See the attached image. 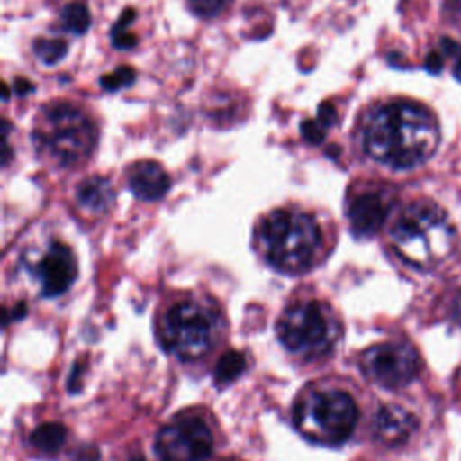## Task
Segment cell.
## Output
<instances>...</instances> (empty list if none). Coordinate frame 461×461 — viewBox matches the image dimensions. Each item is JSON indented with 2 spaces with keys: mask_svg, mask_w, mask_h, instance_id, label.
Here are the masks:
<instances>
[{
  "mask_svg": "<svg viewBox=\"0 0 461 461\" xmlns=\"http://www.w3.org/2000/svg\"><path fill=\"white\" fill-rule=\"evenodd\" d=\"M364 151L391 169H411L429 160L439 144V126L425 106L391 101L371 110L362 121Z\"/></svg>",
  "mask_w": 461,
  "mask_h": 461,
  "instance_id": "obj_1",
  "label": "cell"
},
{
  "mask_svg": "<svg viewBox=\"0 0 461 461\" xmlns=\"http://www.w3.org/2000/svg\"><path fill=\"white\" fill-rule=\"evenodd\" d=\"M398 256L416 268H434L454 250L456 230L441 207L429 200L407 205L391 227Z\"/></svg>",
  "mask_w": 461,
  "mask_h": 461,
  "instance_id": "obj_2",
  "label": "cell"
},
{
  "mask_svg": "<svg viewBox=\"0 0 461 461\" xmlns=\"http://www.w3.org/2000/svg\"><path fill=\"white\" fill-rule=\"evenodd\" d=\"M258 245L276 270L297 274L313 265L321 247V230L310 214L277 209L259 223Z\"/></svg>",
  "mask_w": 461,
  "mask_h": 461,
  "instance_id": "obj_3",
  "label": "cell"
},
{
  "mask_svg": "<svg viewBox=\"0 0 461 461\" xmlns=\"http://www.w3.org/2000/svg\"><path fill=\"white\" fill-rule=\"evenodd\" d=\"M32 140L41 155L58 166L68 167L90 157L97 140V130L79 108L68 103H56L40 113Z\"/></svg>",
  "mask_w": 461,
  "mask_h": 461,
  "instance_id": "obj_4",
  "label": "cell"
},
{
  "mask_svg": "<svg viewBox=\"0 0 461 461\" xmlns=\"http://www.w3.org/2000/svg\"><path fill=\"white\" fill-rule=\"evenodd\" d=\"M358 409L355 400L337 387L304 391L294 405V425L310 441L344 443L355 430Z\"/></svg>",
  "mask_w": 461,
  "mask_h": 461,
  "instance_id": "obj_5",
  "label": "cell"
},
{
  "mask_svg": "<svg viewBox=\"0 0 461 461\" xmlns=\"http://www.w3.org/2000/svg\"><path fill=\"white\" fill-rule=\"evenodd\" d=\"M276 333L290 353L317 358L333 349L340 335V326L328 304L304 299L285 308Z\"/></svg>",
  "mask_w": 461,
  "mask_h": 461,
  "instance_id": "obj_6",
  "label": "cell"
},
{
  "mask_svg": "<svg viewBox=\"0 0 461 461\" xmlns=\"http://www.w3.org/2000/svg\"><path fill=\"white\" fill-rule=\"evenodd\" d=\"M220 330L218 313L200 299L175 303L162 319L160 337L173 355L182 360L203 357L216 342Z\"/></svg>",
  "mask_w": 461,
  "mask_h": 461,
  "instance_id": "obj_7",
  "label": "cell"
},
{
  "mask_svg": "<svg viewBox=\"0 0 461 461\" xmlns=\"http://www.w3.org/2000/svg\"><path fill=\"white\" fill-rule=\"evenodd\" d=\"M214 447L209 425L196 414H180L166 423L155 439L160 461H203Z\"/></svg>",
  "mask_w": 461,
  "mask_h": 461,
  "instance_id": "obj_8",
  "label": "cell"
},
{
  "mask_svg": "<svg viewBox=\"0 0 461 461\" xmlns=\"http://www.w3.org/2000/svg\"><path fill=\"white\" fill-rule=\"evenodd\" d=\"M360 367L373 384L398 389L416 378L420 371V357L407 342H382L362 353Z\"/></svg>",
  "mask_w": 461,
  "mask_h": 461,
  "instance_id": "obj_9",
  "label": "cell"
},
{
  "mask_svg": "<svg viewBox=\"0 0 461 461\" xmlns=\"http://www.w3.org/2000/svg\"><path fill=\"white\" fill-rule=\"evenodd\" d=\"M77 263L74 252L63 243H50L32 265V276L45 297L61 295L74 283Z\"/></svg>",
  "mask_w": 461,
  "mask_h": 461,
  "instance_id": "obj_10",
  "label": "cell"
},
{
  "mask_svg": "<svg viewBox=\"0 0 461 461\" xmlns=\"http://www.w3.org/2000/svg\"><path fill=\"white\" fill-rule=\"evenodd\" d=\"M391 211V200L380 191H364L351 198L348 220L351 232L358 238H369L380 230Z\"/></svg>",
  "mask_w": 461,
  "mask_h": 461,
  "instance_id": "obj_11",
  "label": "cell"
},
{
  "mask_svg": "<svg viewBox=\"0 0 461 461\" xmlns=\"http://www.w3.org/2000/svg\"><path fill=\"white\" fill-rule=\"evenodd\" d=\"M128 185L137 198L153 202L167 193L171 182L160 164L153 160H144L131 166L128 173Z\"/></svg>",
  "mask_w": 461,
  "mask_h": 461,
  "instance_id": "obj_12",
  "label": "cell"
},
{
  "mask_svg": "<svg viewBox=\"0 0 461 461\" xmlns=\"http://www.w3.org/2000/svg\"><path fill=\"white\" fill-rule=\"evenodd\" d=\"M414 429L416 418L398 405H384L375 418V436L389 447L407 441Z\"/></svg>",
  "mask_w": 461,
  "mask_h": 461,
  "instance_id": "obj_13",
  "label": "cell"
},
{
  "mask_svg": "<svg viewBox=\"0 0 461 461\" xmlns=\"http://www.w3.org/2000/svg\"><path fill=\"white\" fill-rule=\"evenodd\" d=\"M76 198L79 205L90 212H104L113 203V189L106 178L90 176L77 185Z\"/></svg>",
  "mask_w": 461,
  "mask_h": 461,
  "instance_id": "obj_14",
  "label": "cell"
},
{
  "mask_svg": "<svg viewBox=\"0 0 461 461\" xmlns=\"http://www.w3.org/2000/svg\"><path fill=\"white\" fill-rule=\"evenodd\" d=\"M65 439H67V429L61 423H54V421L41 423L29 436L31 445L43 454L58 452L65 445Z\"/></svg>",
  "mask_w": 461,
  "mask_h": 461,
  "instance_id": "obj_15",
  "label": "cell"
},
{
  "mask_svg": "<svg viewBox=\"0 0 461 461\" xmlns=\"http://www.w3.org/2000/svg\"><path fill=\"white\" fill-rule=\"evenodd\" d=\"M90 11L85 4L81 2H72L67 4L61 9V25L65 31L72 32V34H83L88 31L90 27Z\"/></svg>",
  "mask_w": 461,
  "mask_h": 461,
  "instance_id": "obj_16",
  "label": "cell"
},
{
  "mask_svg": "<svg viewBox=\"0 0 461 461\" xmlns=\"http://www.w3.org/2000/svg\"><path fill=\"white\" fill-rule=\"evenodd\" d=\"M245 357L240 351H227L225 355L220 357L214 371V378L220 384H227L236 380L243 371H245Z\"/></svg>",
  "mask_w": 461,
  "mask_h": 461,
  "instance_id": "obj_17",
  "label": "cell"
},
{
  "mask_svg": "<svg viewBox=\"0 0 461 461\" xmlns=\"http://www.w3.org/2000/svg\"><path fill=\"white\" fill-rule=\"evenodd\" d=\"M34 52L45 65H54L65 58L68 52V45L65 40H36Z\"/></svg>",
  "mask_w": 461,
  "mask_h": 461,
  "instance_id": "obj_18",
  "label": "cell"
},
{
  "mask_svg": "<svg viewBox=\"0 0 461 461\" xmlns=\"http://www.w3.org/2000/svg\"><path fill=\"white\" fill-rule=\"evenodd\" d=\"M133 81H135V70H133L131 67H126V65L115 68V70L110 72V74H104V76L99 79L101 86H103L104 90H108V92H113V90H121V88H124V86H130Z\"/></svg>",
  "mask_w": 461,
  "mask_h": 461,
  "instance_id": "obj_19",
  "label": "cell"
},
{
  "mask_svg": "<svg viewBox=\"0 0 461 461\" xmlns=\"http://www.w3.org/2000/svg\"><path fill=\"white\" fill-rule=\"evenodd\" d=\"M187 4L194 14L211 18V16L220 14L225 9V5L229 4V0H187Z\"/></svg>",
  "mask_w": 461,
  "mask_h": 461,
  "instance_id": "obj_20",
  "label": "cell"
},
{
  "mask_svg": "<svg viewBox=\"0 0 461 461\" xmlns=\"http://www.w3.org/2000/svg\"><path fill=\"white\" fill-rule=\"evenodd\" d=\"M301 135L310 144H321L326 137V128L319 121L306 119L301 122Z\"/></svg>",
  "mask_w": 461,
  "mask_h": 461,
  "instance_id": "obj_21",
  "label": "cell"
},
{
  "mask_svg": "<svg viewBox=\"0 0 461 461\" xmlns=\"http://www.w3.org/2000/svg\"><path fill=\"white\" fill-rule=\"evenodd\" d=\"M112 43L115 49H130L137 43V36L128 32L126 27L121 29V27H113L112 29Z\"/></svg>",
  "mask_w": 461,
  "mask_h": 461,
  "instance_id": "obj_22",
  "label": "cell"
},
{
  "mask_svg": "<svg viewBox=\"0 0 461 461\" xmlns=\"http://www.w3.org/2000/svg\"><path fill=\"white\" fill-rule=\"evenodd\" d=\"M317 121L328 128L331 126L335 121H337V112H335V106L330 103V101H324L319 104V110H317Z\"/></svg>",
  "mask_w": 461,
  "mask_h": 461,
  "instance_id": "obj_23",
  "label": "cell"
},
{
  "mask_svg": "<svg viewBox=\"0 0 461 461\" xmlns=\"http://www.w3.org/2000/svg\"><path fill=\"white\" fill-rule=\"evenodd\" d=\"M425 68L430 72V74H439L441 68H443V54L441 52H429L427 58H425Z\"/></svg>",
  "mask_w": 461,
  "mask_h": 461,
  "instance_id": "obj_24",
  "label": "cell"
},
{
  "mask_svg": "<svg viewBox=\"0 0 461 461\" xmlns=\"http://www.w3.org/2000/svg\"><path fill=\"white\" fill-rule=\"evenodd\" d=\"M439 49H441V54H443V56L459 58V54H461L459 43H456V41H454L452 38H448V36H443V38L439 40Z\"/></svg>",
  "mask_w": 461,
  "mask_h": 461,
  "instance_id": "obj_25",
  "label": "cell"
},
{
  "mask_svg": "<svg viewBox=\"0 0 461 461\" xmlns=\"http://www.w3.org/2000/svg\"><path fill=\"white\" fill-rule=\"evenodd\" d=\"M445 13L461 27V0H447Z\"/></svg>",
  "mask_w": 461,
  "mask_h": 461,
  "instance_id": "obj_26",
  "label": "cell"
},
{
  "mask_svg": "<svg viewBox=\"0 0 461 461\" xmlns=\"http://www.w3.org/2000/svg\"><path fill=\"white\" fill-rule=\"evenodd\" d=\"M450 319L461 326V288L454 294L450 303Z\"/></svg>",
  "mask_w": 461,
  "mask_h": 461,
  "instance_id": "obj_27",
  "label": "cell"
},
{
  "mask_svg": "<svg viewBox=\"0 0 461 461\" xmlns=\"http://www.w3.org/2000/svg\"><path fill=\"white\" fill-rule=\"evenodd\" d=\"M32 90V83L31 81H27V79H23V77H18L16 81H14V92L18 94V95H25L27 92H31Z\"/></svg>",
  "mask_w": 461,
  "mask_h": 461,
  "instance_id": "obj_28",
  "label": "cell"
},
{
  "mask_svg": "<svg viewBox=\"0 0 461 461\" xmlns=\"http://www.w3.org/2000/svg\"><path fill=\"white\" fill-rule=\"evenodd\" d=\"M454 76L457 81H461V56L456 59V65H454Z\"/></svg>",
  "mask_w": 461,
  "mask_h": 461,
  "instance_id": "obj_29",
  "label": "cell"
},
{
  "mask_svg": "<svg viewBox=\"0 0 461 461\" xmlns=\"http://www.w3.org/2000/svg\"><path fill=\"white\" fill-rule=\"evenodd\" d=\"M7 97H9V88L7 85H4V101H7Z\"/></svg>",
  "mask_w": 461,
  "mask_h": 461,
  "instance_id": "obj_30",
  "label": "cell"
}]
</instances>
